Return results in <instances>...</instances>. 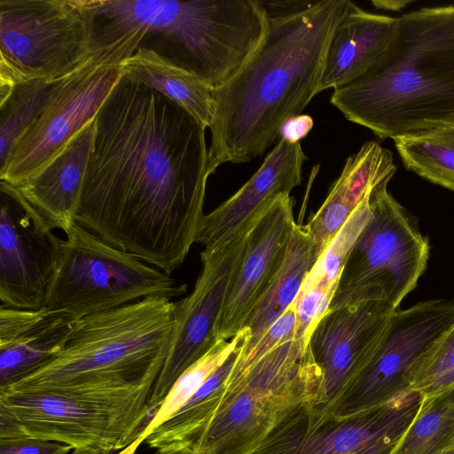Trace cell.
<instances>
[{
    "label": "cell",
    "mask_w": 454,
    "mask_h": 454,
    "mask_svg": "<svg viewBox=\"0 0 454 454\" xmlns=\"http://www.w3.org/2000/svg\"><path fill=\"white\" fill-rule=\"evenodd\" d=\"M76 222L171 275L205 215L206 129L160 92L122 74L96 118Z\"/></svg>",
    "instance_id": "obj_1"
},
{
    "label": "cell",
    "mask_w": 454,
    "mask_h": 454,
    "mask_svg": "<svg viewBox=\"0 0 454 454\" xmlns=\"http://www.w3.org/2000/svg\"><path fill=\"white\" fill-rule=\"evenodd\" d=\"M349 0L261 1L267 27L241 68L215 89L209 170L249 162L317 94L325 50Z\"/></svg>",
    "instance_id": "obj_2"
},
{
    "label": "cell",
    "mask_w": 454,
    "mask_h": 454,
    "mask_svg": "<svg viewBox=\"0 0 454 454\" xmlns=\"http://www.w3.org/2000/svg\"><path fill=\"white\" fill-rule=\"evenodd\" d=\"M397 20L380 60L330 98L348 121L380 139L419 137L454 125V4Z\"/></svg>",
    "instance_id": "obj_3"
},
{
    "label": "cell",
    "mask_w": 454,
    "mask_h": 454,
    "mask_svg": "<svg viewBox=\"0 0 454 454\" xmlns=\"http://www.w3.org/2000/svg\"><path fill=\"white\" fill-rule=\"evenodd\" d=\"M176 301L152 296L77 320L64 348L0 394L81 395L119 405L149 404L167 358Z\"/></svg>",
    "instance_id": "obj_4"
},
{
    "label": "cell",
    "mask_w": 454,
    "mask_h": 454,
    "mask_svg": "<svg viewBox=\"0 0 454 454\" xmlns=\"http://www.w3.org/2000/svg\"><path fill=\"white\" fill-rule=\"evenodd\" d=\"M95 42L140 30L138 47L155 51L213 89L247 61L267 27L261 0H95Z\"/></svg>",
    "instance_id": "obj_5"
},
{
    "label": "cell",
    "mask_w": 454,
    "mask_h": 454,
    "mask_svg": "<svg viewBox=\"0 0 454 454\" xmlns=\"http://www.w3.org/2000/svg\"><path fill=\"white\" fill-rule=\"evenodd\" d=\"M320 383L309 347L295 340L252 364L234 362L214 411L191 446L199 454H251L289 411L313 403Z\"/></svg>",
    "instance_id": "obj_6"
},
{
    "label": "cell",
    "mask_w": 454,
    "mask_h": 454,
    "mask_svg": "<svg viewBox=\"0 0 454 454\" xmlns=\"http://www.w3.org/2000/svg\"><path fill=\"white\" fill-rule=\"evenodd\" d=\"M141 40L142 32L136 29L95 43L83 62L53 82L37 117L0 168L1 181L17 186L36 176L95 120L123 74L122 62L134 54Z\"/></svg>",
    "instance_id": "obj_7"
},
{
    "label": "cell",
    "mask_w": 454,
    "mask_h": 454,
    "mask_svg": "<svg viewBox=\"0 0 454 454\" xmlns=\"http://www.w3.org/2000/svg\"><path fill=\"white\" fill-rule=\"evenodd\" d=\"M65 233L43 308L80 319L147 297L172 300L187 291L185 284L114 247L77 222Z\"/></svg>",
    "instance_id": "obj_8"
},
{
    "label": "cell",
    "mask_w": 454,
    "mask_h": 454,
    "mask_svg": "<svg viewBox=\"0 0 454 454\" xmlns=\"http://www.w3.org/2000/svg\"><path fill=\"white\" fill-rule=\"evenodd\" d=\"M95 0H0V82H55L95 47Z\"/></svg>",
    "instance_id": "obj_9"
},
{
    "label": "cell",
    "mask_w": 454,
    "mask_h": 454,
    "mask_svg": "<svg viewBox=\"0 0 454 454\" xmlns=\"http://www.w3.org/2000/svg\"><path fill=\"white\" fill-rule=\"evenodd\" d=\"M390 179L370 192L369 219L346 261L330 310L365 301L397 309L427 267V239L387 191Z\"/></svg>",
    "instance_id": "obj_10"
},
{
    "label": "cell",
    "mask_w": 454,
    "mask_h": 454,
    "mask_svg": "<svg viewBox=\"0 0 454 454\" xmlns=\"http://www.w3.org/2000/svg\"><path fill=\"white\" fill-rule=\"evenodd\" d=\"M153 417L73 395L0 394V441L36 438L110 453L137 439Z\"/></svg>",
    "instance_id": "obj_11"
},
{
    "label": "cell",
    "mask_w": 454,
    "mask_h": 454,
    "mask_svg": "<svg viewBox=\"0 0 454 454\" xmlns=\"http://www.w3.org/2000/svg\"><path fill=\"white\" fill-rule=\"evenodd\" d=\"M422 401L419 393L403 390L375 408L345 418L301 403L251 454H391Z\"/></svg>",
    "instance_id": "obj_12"
},
{
    "label": "cell",
    "mask_w": 454,
    "mask_h": 454,
    "mask_svg": "<svg viewBox=\"0 0 454 454\" xmlns=\"http://www.w3.org/2000/svg\"><path fill=\"white\" fill-rule=\"evenodd\" d=\"M453 323L454 303L450 301H426L396 309L370 360L323 410L338 417H351L405 390L411 366Z\"/></svg>",
    "instance_id": "obj_13"
},
{
    "label": "cell",
    "mask_w": 454,
    "mask_h": 454,
    "mask_svg": "<svg viewBox=\"0 0 454 454\" xmlns=\"http://www.w3.org/2000/svg\"><path fill=\"white\" fill-rule=\"evenodd\" d=\"M247 232L200 253L202 269L194 287L188 296L176 302L170 348L150 395L152 413H156L180 375L219 340L218 319L241 265Z\"/></svg>",
    "instance_id": "obj_14"
},
{
    "label": "cell",
    "mask_w": 454,
    "mask_h": 454,
    "mask_svg": "<svg viewBox=\"0 0 454 454\" xmlns=\"http://www.w3.org/2000/svg\"><path fill=\"white\" fill-rule=\"evenodd\" d=\"M0 190L1 306L40 309L63 239L14 186L1 181Z\"/></svg>",
    "instance_id": "obj_15"
},
{
    "label": "cell",
    "mask_w": 454,
    "mask_h": 454,
    "mask_svg": "<svg viewBox=\"0 0 454 454\" xmlns=\"http://www.w3.org/2000/svg\"><path fill=\"white\" fill-rule=\"evenodd\" d=\"M396 309L384 301L340 307L321 319L309 349L321 373L312 405L325 409L343 386L370 360L381 342Z\"/></svg>",
    "instance_id": "obj_16"
},
{
    "label": "cell",
    "mask_w": 454,
    "mask_h": 454,
    "mask_svg": "<svg viewBox=\"0 0 454 454\" xmlns=\"http://www.w3.org/2000/svg\"><path fill=\"white\" fill-rule=\"evenodd\" d=\"M293 207L289 194L278 196L248 231L241 265L218 319V339L231 340L246 327L278 272L297 224Z\"/></svg>",
    "instance_id": "obj_17"
},
{
    "label": "cell",
    "mask_w": 454,
    "mask_h": 454,
    "mask_svg": "<svg viewBox=\"0 0 454 454\" xmlns=\"http://www.w3.org/2000/svg\"><path fill=\"white\" fill-rule=\"evenodd\" d=\"M307 160L300 142L279 138L250 179L204 215L196 243L214 249L247 233L275 199L301 184Z\"/></svg>",
    "instance_id": "obj_18"
},
{
    "label": "cell",
    "mask_w": 454,
    "mask_h": 454,
    "mask_svg": "<svg viewBox=\"0 0 454 454\" xmlns=\"http://www.w3.org/2000/svg\"><path fill=\"white\" fill-rule=\"evenodd\" d=\"M397 21L349 1L330 36L317 93L345 85L372 68L389 46Z\"/></svg>",
    "instance_id": "obj_19"
},
{
    "label": "cell",
    "mask_w": 454,
    "mask_h": 454,
    "mask_svg": "<svg viewBox=\"0 0 454 454\" xmlns=\"http://www.w3.org/2000/svg\"><path fill=\"white\" fill-rule=\"evenodd\" d=\"M95 135L94 120L43 170L14 186L53 230L66 232L76 222Z\"/></svg>",
    "instance_id": "obj_20"
},
{
    "label": "cell",
    "mask_w": 454,
    "mask_h": 454,
    "mask_svg": "<svg viewBox=\"0 0 454 454\" xmlns=\"http://www.w3.org/2000/svg\"><path fill=\"white\" fill-rule=\"evenodd\" d=\"M396 170L390 151L374 141L365 142L349 156L327 197L306 224L318 257L372 188Z\"/></svg>",
    "instance_id": "obj_21"
},
{
    "label": "cell",
    "mask_w": 454,
    "mask_h": 454,
    "mask_svg": "<svg viewBox=\"0 0 454 454\" xmlns=\"http://www.w3.org/2000/svg\"><path fill=\"white\" fill-rule=\"evenodd\" d=\"M123 74L160 92L189 113L205 129L215 119L212 87L155 51L138 47L122 62Z\"/></svg>",
    "instance_id": "obj_22"
},
{
    "label": "cell",
    "mask_w": 454,
    "mask_h": 454,
    "mask_svg": "<svg viewBox=\"0 0 454 454\" xmlns=\"http://www.w3.org/2000/svg\"><path fill=\"white\" fill-rule=\"evenodd\" d=\"M317 259L315 243L306 224H296L278 272L247 322L248 332L243 340L245 346L259 340L294 302Z\"/></svg>",
    "instance_id": "obj_23"
},
{
    "label": "cell",
    "mask_w": 454,
    "mask_h": 454,
    "mask_svg": "<svg viewBox=\"0 0 454 454\" xmlns=\"http://www.w3.org/2000/svg\"><path fill=\"white\" fill-rule=\"evenodd\" d=\"M77 320L66 312L43 308L32 325L0 345V387L32 372L59 353Z\"/></svg>",
    "instance_id": "obj_24"
},
{
    "label": "cell",
    "mask_w": 454,
    "mask_h": 454,
    "mask_svg": "<svg viewBox=\"0 0 454 454\" xmlns=\"http://www.w3.org/2000/svg\"><path fill=\"white\" fill-rule=\"evenodd\" d=\"M239 345L179 411L147 435L145 443L157 450L175 443L190 442L193 439L220 399L223 382L233 366Z\"/></svg>",
    "instance_id": "obj_25"
},
{
    "label": "cell",
    "mask_w": 454,
    "mask_h": 454,
    "mask_svg": "<svg viewBox=\"0 0 454 454\" xmlns=\"http://www.w3.org/2000/svg\"><path fill=\"white\" fill-rule=\"evenodd\" d=\"M454 445V387L423 397L419 411L391 454H442Z\"/></svg>",
    "instance_id": "obj_26"
},
{
    "label": "cell",
    "mask_w": 454,
    "mask_h": 454,
    "mask_svg": "<svg viewBox=\"0 0 454 454\" xmlns=\"http://www.w3.org/2000/svg\"><path fill=\"white\" fill-rule=\"evenodd\" d=\"M394 141L408 170L454 191V125L426 136Z\"/></svg>",
    "instance_id": "obj_27"
},
{
    "label": "cell",
    "mask_w": 454,
    "mask_h": 454,
    "mask_svg": "<svg viewBox=\"0 0 454 454\" xmlns=\"http://www.w3.org/2000/svg\"><path fill=\"white\" fill-rule=\"evenodd\" d=\"M247 332L248 329L244 328L231 340L219 339L205 355L186 369L173 384L145 429L129 445L137 450L148 434L179 411L207 378L228 359Z\"/></svg>",
    "instance_id": "obj_28"
},
{
    "label": "cell",
    "mask_w": 454,
    "mask_h": 454,
    "mask_svg": "<svg viewBox=\"0 0 454 454\" xmlns=\"http://www.w3.org/2000/svg\"><path fill=\"white\" fill-rule=\"evenodd\" d=\"M53 82L34 80L17 84L0 103V168L19 138L37 117Z\"/></svg>",
    "instance_id": "obj_29"
},
{
    "label": "cell",
    "mask_w": 454,
    "mask_h": 454,
    "mask_svg": "<svg viewBox=\"0 0 454 454\" xmlns=\"http://www.w3.org/2000/svg\"><path fill=\"white\" fill-rule=\"evenodd\" d=\"M369 195L330 241L302 285L319 286L335 294L346 261L369 219Z\"/></svg>",
    "instance_id": "obj_30"
},
{
    "label": "cell",
    "mask_w": 454,
    "mask_h": 454,
    "mask_svg": "<svg viewBox=\"0 0 454 454\" xmlns=\"http://www.w3.org/2000/svg\"><path fill=\"white\" fill-rule=\"evenodd\" d=\"M454 387V323L411 366L406 389L431 396Z\"/></svg>",
    "instance_id": "obj_31"
},
{
    "label": "cell",
    "mask_w": 454,
    "mask_h": 454,
    "mask_svg": "<svg viewBox=\"0 0 454 454\" xmlns=\"http://www.w3.org/2000/svg\"><path fill=\"white\" fill-rule=\"evenodd\" d=\"M334 293L319 286H301L295 304L294 340L308 347L310 335L329 312Z\"/></svg>",
    "instance_id": "obj_32"
},
{
    "label": "cell",
    "mask_w": 454,
    "mask_h": 454,
    "mask_svg": "<svg viewBox=\"0 0 454 454\" xmlns=\"http://www.w3.org/2000/svg\"><path fill=\"white\" fill-rule=\"evenodd\" d=\"M73 450L63 442L36 438L0 441V454H71Z\"/></svg>",
    "instance_id": "obj_33"
},
{
    "label": "cell",
    "mask_w": 454,
    "mask_h": 454,
    "mask_svg": "<svg viewBox=\"0 0 454 454\" xmlns=\"http://www.w3.org/2000/svg\"><path fill=\"white\" fill-rule=\"evenodd\" d=\"M314 121L308 114H299L287 120L281 127L279 138L301 142L312 129Z\"/></svg>",
    "instance_id": "obj_34"
},
{
    "label": "cell",
    "mask_w": 454,
    "mask_h": 454,
    "mask_svg": "<svg viewBox=\"0 0 454 454\" xmlns=\"http://www.w3.org/2000/svg\"><path fill=\"white\" fill-rule=\"evenodd\" d=\"M154 454H199L189 443H175L164 448L157 449Z\"/></svg>",
    "instance_id": "obj_35"
},
{
    "label": "cell",
    "mask_w": 454,
    "mask_h": 454,
    "mask_svg": "<svg viewBox=\"0 0 454 454\" xmlns=\"http://www.w3.org/2000/svg\"><path fill=\"white\" fill-rule=\"evenodd\" d=\"M372 4H374L377 8L388 9V10H398L403 8L410 2H394V1H372Z\"/></svg>",
    "instance_id": "obj_36"
},
{
    "label": "cell",
    "mask_w": 454,
    "mask_h": 454,
    "mask_svg": "<svg viewBox=\"0 0 454 454\" xmlns=\"http://www.w3.org/2000/svg\"><path fill=\"white\" fill-rule=\"evenodd\" d=\"M72 454H109V453L94 450L75 449L73 450Z\"/></svg>",
    "instance_id": "obj_37"
},
{
    "label": "cell",
    "mask_w": 454,
    "mask_h": 454,
    "mask_svg": "<svg viewBox=\"0 0 454 454\" xmlns=\"http://www.w3.org/2000/svg\"><path fill=\"white\" fill-rule=\"evenodd\" d=\"M136 451V449H134L132 446L129 445L126 448L122 449L121 453L118 454H134Z\"/></svg>",
    "instance_id": "obj_38"
},
{
    "label": "cell",
    "mask_w": 454,
    "mask_h": 454,
    "mask_svg": "<svg viewBox=\"0 0 454 454\" xmlns=\"http://www.w3.org/2000/svg\"><path fill=\"white\" fill-rule=\"evenodd\" d=\"M442 454H454V445L450 448L449 450H447L445 452H443Z\"/></svg>",
    "instance_id": "obj_39"
},
{
    "label": "cell",
    "mask_w": 454,
    "mask_h": 454,
    "mask_svg": "<svg viewBox=\"0 0 454 454\" xmlns=\"http://www.w3.org/2000/svg\"><path fill=\"white\" fill-rule=\"evenodd\" d=\"M72 454V453H71Z\"/></svg>",
    "instance_id": "obj_40"
}]
</instances>
